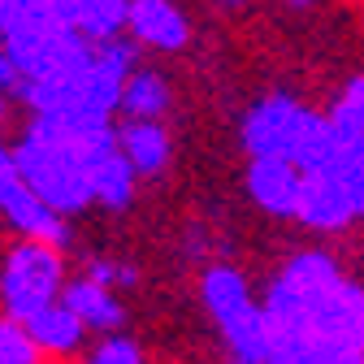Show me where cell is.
Returning a JSON list of instances; mask_svg holds the SVG:
<instances>
[{
	"instance_id": "cell-1",
	"label": "cell",
	"mask_w": 364,
	"mask_h": 364,
	"mask_svg": "<svg viewBox=\"0 0 364 364\" xmlns=\"http://www.w3.org/2000/svg\"><path fill=\"white\" fill-rule=\"evenodd\" d=\"M117 139L113 117L82 113V109H61V113H35L22 139L9 148L14 173L22 187L35 191L53 213L70 217L91 204V182L87 169Z\"/></svg>"
},
{
	"instance_id": "cell-2",
	"label": "cell",
	"mask_w": 364,
	"mask_h": 364,
	"mask_svg": "<svg viewBox=\"0 0 364 364\" xmlns=\"http://www.w3.org/2000/svg\"><path fill=\"white\" fill-rule=\"evenodd\" d=\"M239 134L252 156H282L295 169H312L326 156H334L326 113H312L308 105H299L295 96H282V91L256 100L247 109Z\"/></svg>"
},
{
	"instance_id": "cell-3",
	"label": "cell",
	"mask_w": 364,
	"mask_h": 364,
	"mask_svg": "<svg viewBox=\"0 0 364 364\" xmlns=\"http://www.w3.org/2000/svg\"><path fill=\"white\" fill-rule=\"evenodd\" d=\"M360 213H364V152L334 148V156H326L321 165L299 169L295 221H304L308 230L334 235Z\"/></svg>"
},
{
	"instance_id": "cell-4",
	"label": "cell",
	"mask_w": 364,
	"mask_h": 364,
	"mask_svg": "<svg viewBox=\"0 0 364 364\" xmlns=\"http://www.w3.org/2000/svg\"><path fill=\"white\" fill-rule=\"evenodd\" d=\"M200 295H204V308L213 312L225 347H230V360L235 364H264L269 360V330H264L260 299L252 295L243 273L230 264L204 269Z\"/></svg>"
},
{
	"instance_id": "cell-5",
	"label": "cell",
	"mask_w": 364,
	"mask_h": 364,
	"mask_svg": "<svg viewBox=\"0 0 364 364\" xmlns=\"http://www.w3.org/2000/svg\"><path fill=\"white\" fill-rule=\"evenodd\" d=\"M61 282H65L61 247H48L39 239H22L5 256V269H0V304H5L9 316L26 321V316H35L39 308L57 304Z\"/></svg>"
},
{
	"instance_id": "cell-6",
	"label": "cell",
	"mask_w": 364,
	"mask_h": 364,
	"mask_svg": "<svg viewBox=\"0 0 364 364\" xmlns=\"http://www.w3.org/2000/svg\"><path fill=\"white\" fill-rule=\"evenodd\" d=\"M122 31L130 35L134 48H156V53H182L191 39V22L173 0H126Z\"/></svg>"
},
{
	"instance_id": "cell-7",
	"label": "cell",
	"mask_w": 364,
	"mask_h": 364,
	"mask_svg": "<svg viewBox=\"0 0 364 364\" xmlns=\"http://www.w3.org/2000/svg\"><path fill=\"white\" fill-rule=\"evenodd\" d=\"M0 213H5V221L14 225L22 239H39L48 247H65L70 243V221L61 213H53L35 191H26L18 173L0 187Z\"/></svg>"
},
{
	"instance_id": "cell-8",
	"label": "cell",
	"mask_w": 364,
	"mask_h": 364,
	"mask_svg": "<svg viewBox=\"0 0 364 364\" xmlns=\"http://www.w3.org/2000/svg\"><path fill=\"white\" fill-rule=\"evenodd\" d=\"M113 134H117V148H122V156L130 161L134 178H156V173L169 169L173 144H169L165 122H152V117H126L122 126H113Z\"/></svg>"
},
{
	"instance_id": "cell-9",
	"label": "cell",
	"mask_w": 364,
	"mask_h": 364,
	"mask_svg": "<svg viewBox=\"0 0 364 364\" xmlns=\"http://www.w3.org/2000/svg\"><path fill=\"white\" fill-rule=\"evenodd\" d=\"M82 330H96V334H113L122 321H126V308L117 299L113 287L96 282V278H74V282H61V295H57Z\"/></svg>"
},
{
	"instance_id": "cell-10",
	"label": "cell",
	"mask_w": 364,
	"mask_h": 364,
	"mask_svg": "<svg viewBox=\"0 0 364 364\" xmlns=\"http://www.w3.org/2000/svg\"><path fill=\"white\" fill-rule=\"evenodd\" d=\"M295 191H299V169L282 156H252L247 165V196L269 217H295Z\"/></svg>"
},
{
	"instance_id": "cell-11",
	"label": "cell",
	"mask_w": 364,
	"mask_h": 364,
	"mask_svg": "<svg viewBox=\"0 0 364 364\" xmlns=\"http://www.w3.org/2000/svg\"><path fill=\"white\" fill-rule=\"evenodd\" d=\"M87 182H91V204H105L113 213L130 208V200H134V169L122 156L117 139L105 152H96V161H91V169H87Z\"/></svg>"
},
{
	"instance_id": "cell-12",
	"label": "cell",
	"mask_w": 364,
	"mask_h": 364,
	"mask_svg": "<svg viewBox=\"0 0 364 364\" xmlns=\"http://www.w3.org/2000/svg\"><path fill=\"white\" fill-rule=\"evenodd\" d=\"M26 334H31V343L43 351V355H70V351H78L82 347V338H87V330L78 326V316L57 299V304H48V308H39L35 316H26Z\"/></svg>"
},
{
	"instance_id": "cell-13",
	"label": "cell",
	"mask_w": 364,
	"mask_h": 364,
	"mask_svg": "<svg viewBox=\"0 0 364 364\" xmlns=\"http://www.w3.org/2000/svg\"><path fill=\"white\" fill-rule=\"evenodd\" d=\"M169 105H173L169 82L156 70H148V65H134L126 74L122 91H117V113L122 117H152V122H161L169 113Z\"/></svg>"
},
{
	"instance_id": "cell-14",
	"label": "cell",
	"mask_w": 364,
	"mask_h": 364,
	"mask_svg": "<svg viewBox=\"0 0 364 364\" xmlns=\"http://www.w3.org/2000/svg\"><path fill=\"white\" fill-rule=\"evenodd\" d=\"M330 139L343 152H364V78L351 74L347 87L334 96V109L326 113Z\"/></svg>"
},
{
	"instance_id": "cell-15",
	"label": "cell",
	"mask_w": 364,
	"mask_h": 364,
	"mask_svg": "<svg viewBox=\"0 0 364 364\" xmlns=\"http://www.w3.org/2000/svg\"><path fill=\"white\" fill-rule=\"evenodd\" d=\"M65 18L87 39H109V35H122L126 0H65Z\"/></svg>"
},
{
	"instance_id": "cell-16",
	"label": "cell",
	"mask_w": 364,
	"mask_h": 364,
	"mask_svg": "<svg viewBox=\"0 0 364 364\" xmlns=\"http://www.w3.org/2000/svg\"><path fill=\"white\" fill-rule=\"evenodd\" d=\"M39 347L31 343L18 316H0V364H39Z\"/></svg>"
},
{
	"instance_id": "cell-17",
	"label": "cell",
	"mask_w": 364,
	"mask_h": 364,
	"mask_svg": "<svg viewBox=\"0 0 364 364\" xmlns=\"http://www.w3.org/2000/svg\"><path fill=\"white\" fill-rule=\"evenodd\" d=\"M87 364H148V360H144L139 347H134V338H122V334L113 330V334H105V338L96 343V351L87 355Z\"/></svg>"
},
{
	"instance_id": "cell-18",
	"label": "cell",
	"mask_w": 364,
	"mask_h": 364,
	"mask_svg": "<svg viewBox=\"0 0 364 364\" xmlns=\"http://www.w3.org/2000/svg\"><path fill=\"white\" fill-rule=\"evenodd\" d=\"M87 278H96V282H105V287H134V264H117V260H91V269H87Z\"/></svg>"
},
{
	"instance_id": "cell-19",
	"label": "cell",
	"mask_w": 364,
	"mask_h": 364,
	"mask_svg": "<svg viewBox=\"0 0 364 364\" xmlns=\"http://www.w3.org/2000/svg\"><path fill=\"white\" fill-rule=\"evenodd\" d=\"M14 87H18V74H14L9 53H5V39H0V96H14Z\"/></svg>"
},
{
	"instance_id": "cell-20",
	"label": "cell",
	"mask_w": 364,
	"mask_h": 364,
	"mask_svg": "<svg viewBox=\"0 0 364 364\" xmlns=\"http://www.w3.org/2000/svg\"><path fill=\"white\" fill-rule=\"evenodd\" d=\"M282 5H291V9H312L316 0H282Z\"/></svg>"
}]
</instances>
